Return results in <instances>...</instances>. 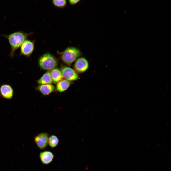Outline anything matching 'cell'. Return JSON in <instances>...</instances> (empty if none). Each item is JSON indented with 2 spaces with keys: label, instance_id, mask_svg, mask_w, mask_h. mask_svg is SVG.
<instances>
[{
  "label": "cell",
  "instance_id": "1",
  "mask_svg": "<svg viewBox=\"0 0 171 171\" xmlns=\"http://www.w3.org/2000/svg\"><path fill=\"white\" fill-rule=\"evenodd\" d=\"M33 33H24L20 31L13 33L9 35L2 34V35L8 39L11 48L10 56L13 58L15 51L20 47L24 41L27 40L29 36Z\"/></svg>",
  "mask_w": 171,
  "mask_h": 171
},
{
  "label": "cell",
  "instance_id": "2",
  "mask_svg": "<svg viewBox=\"0 0 171 171\" xmlns=\"http://www.w3.org/2000/svg\"><path fill=\"white\" fill-rule=\"evenodd\" d=\"M81 55L79 49L70 47L67 48L61 53V57L64 63L70 66Z\"/></svg>",
  "mask_w": 171,
  "mask_h": 171
},
{
  "label": "cell",
  "instance_id": "3",
  "mask_svg": "<svg viewBox=\"0 0 171 171\" xmlns=\"http://www.w3.org/2000/svg\"><path fill=\"white\" fill-rule=\"evenodd\" d=\"M39 63L42 68L46 70H52L55 68L57 64L56 59L49 53L45 54L40 57Z\"/></svg>",
  "mask_w": 171,
  "mask_h": 171
},
{
  "label": "cell",
  "instance_id": "4",
  "mask_svg": "<svg viewBox=\"0 0 171 171\" xmlns=\"http://www.w3.org/2000/svg\"><path fill=\"white\" fill-rule=\"evenodd\" d=\"M34 41L26 40L21 46L19 55L29 57L34 49Z\"/></svg>",
  "mask_w": 171,
  "mask_h": 171
},
{
  "label": "cell",
  "instance_id": "5",
  "mask_svg": "<svg viewBox=\"0 0 171 171\" xmlns=\"http://www.w3.org/2000/svg\"><path fill=\"white\" fill-rule=\"evenodd\" d=\"M60 70L63 77L68 81H75L79 78L76 72L70 67L62 66L61 67Z\"/></svg>",
  "mask_w": 171,
  "mask_h": 171
},
{
  "label": "cell",
  "instance_id": "6",
  "mask_svg": "<svg viewBox=\"0 0 171 171\" xmlns=\"http://www.w3.org/2000/svg\"><path fill=\"white\" fill-rule=\"evenodd\" d=\"M49 138V135L48 133L42 132L35 136L34 138V140L39 148L43 149L46 147L48 144Z\"/></svg>",
  "mask_w": 171,
  "mask_h": 171
},
{
  "label": "cell",
  "instance_id": "7",
  "mask_svg": "<svg viewBox=\"0 0 171 171\" xmlns=\"http://www.w3.org/2000/svg\"><path fill=\"white\" fill-rule=\"evenodd\" d=\"M13 89L9 84H3L0 87V95L2 98L6 99H11L13 95Z\"/></svg>",
  "mask_w": 171,
  "mask_h": 171
},
{
  "label": "cell",
  "instance_id": "8",
  "mask_svg": "<svg viewBox=\"0 0 171 171\" xmlns=\"http://www.w3.org/2000/svg\"><path fill=\"white\" fill-rule=\"evenodd\" d=\"M89 63L88 61L84 57H80L76 61L74 68L76 71L79 73L85 72L88 68Z\"/></svg>",
  "mask_w": 171,
  "mask_h": 171
},
{
  "label": "cell",
  "instance_id": "9",
  "mask_svg": "<svg viewBox=\"0 0 171 171\" xmlns=\"http://www.w3.org/2000/svg\"><path fill=\"white\" fill-rule=\"evenodd\" d=\"M53 154L49 151H45L41 152L40 157L42 163L48 164L51 162L54 157Z\"/></svg>",
  "mask_w": 171,
  "mask_h": 171
},
{
  "label": "cell",
  "instance_id": "10",
  "mask_svg": "<svg viewBox=\"0 0 171 171\" xmlns=\"http://www.w3.org/2000/svg\"><path fill=\"white\" fill-rule=\"evenodd\" d=\"M38 89L42 94L44 95H48L54 90V86L51 84L41 85L38 87Z\"/></svg>",
  "mask_w": 171,
  "mask_h": 171
},
{
  "label": "cell",
  "instance_id": "11",
  "mask_svg": "<svg viewBox=\"0 0 171 171\" xmlns=\"http://www.w3.org/2000/svg\"><path fill=\"white\" fill-rule=\"evenodd\" d=\"M50 73L53 81L55 83H57L63 78L60 70L57 68L52 70Z\"/></svg>",
  "mask_w": 171,
  "mask_h": 171
},
{
  "label": "cell",
  "instance_id": "12",
  "mask_svg": "<svg viewBox=\"0 0 171 171\" xmlns=\"http://www.w3.org/2000/svg\"><path fill=\"white\" fill-rule=\"evenodd\" d=\"M37 82L40 85L51 84L53 81L50 72L49 71L47 72L38 80Z\"/></svg>",
  "mask_w": 171,
  "mask_h": 171
},
{
  "label": "cell",
  "instance_id": "13",
  "mask_svg": "<svg viewBox=\"0 0 171 171\" xmlns=\"http://www.w3.org/2000/svg\"><path fill=\"white\" fill-rule=\"evenodd\" d=\"M71 84L69 81L66 80H62L57 83L56 88L58 91L63 92L68 88Z\"/></svg>",
  "mask_w": 171,
  "mask_h": 171
},
{
  "label": "cell",
  "instance_id": "14",
  "mask_svg": "<svg viewBox=\"0 0 171 171\" xmlns=\"http://www.w3.org/2000/svg\"><path fill=\"white\" fill-rule=\"evenodd\" d=\"M59 142V139L56 136L52 135L49 137L48 143L49 146L52 148L56 147Z\"/></svg>",
  "mask_w": 171,
  "mask_h": 171
},
{
  "label": "cell",
  "instance_id": "15",
  "mask_svg": "<svg viewBox=\"0 0 171 171\" xmlns=\"http://www.w3.org/2000/svg\"><path fill=\"white\" fill-rule=\"evenodd\" d=\"M52 2L55 6L60 8H64L67 3V1L65 0H53L52 1Z\"/></svg>",
  "mask_w": 171,
  "mask_h": 171
},
{
  "label": "cell",
  "instance_id": "16",
  "mask_svg": "<svg viewBox=\"0 0 171 171\" xmlns=\"http://www.w3.org/2000/svg\"><path fill=\"white\" fill-rule=\"evenodd\" d=\"M80 1V0H69V2L70 4L73 5L78 3Z\"/></svg>",
  "mask_w": 171,
  "mask_h": 171
}]
</instances>
